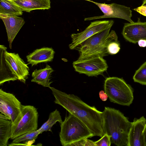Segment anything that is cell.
Returning <instances> with one entry per match:
<instances>
[{
  "label": "cell",
  "instance_id": "1",
  "mask_svg": "<svg viewBox=\"0 0 146 146\" xmlns=\"http://www.w3.org/2000/svg\"><path fill=\"white\" fill-rule=\"evenodd\" d=\"M58 104L73 115L87 127L94 136L101 137L104 135L102 112L94 106H91L73 94H67L53 87L49 88Z\"/></svg>",
  "mask_w": 146,
  "mask_h": 146
},
{
  "label": "cell",
  "instance_id": "2",
  "mask_svg": "<svg viewBox=\"0 0 146 146\" xmlns=\"http://www.w3.org/2000/svg\"><path fill=\"white\" fill-rule=\"evenodd\" d=\"M102 115L104 134L110 136L111 143L117 146H128L132 122L119 110L113 108L105 107Z\"/></svg>",
  "mask_w": 146,
  "mask_h": 146
},
{
  "label": "cell",
  "instance_id": "3",
  "mask_svg": "<svg viewBox=\"0 0 146 146\" xmlns=\"http://www.w3.org/2000/svg\"><path fill=\"white\" fill-rule=\"evenodd\" d=\"M29 68L18 53L9 52L0 45V85L18 80L25 84L29 75Z\"/></svg>",
  "mask_w": 146,
  "mask_h": 146
},
{
  "label": "cell",
  "instance_id": "4",
  "mask_svg": "<svg viewBox=\"0 0 146 146\" xmlns=\"http://www.w3.org/2000/svg\"><path fill=\"white\" fill-rule=\"evenodd\" d=\"M60 128L59 137L63 146H70L80 139L94 136L84 123L70 113L60 124Z\"/></svg>",
  "mask_w": 146,
  "mask_h": 146
},
{
  "label": "cell",
  "instance_id": "5",
  "mask_svg": "<svg viewBox=\"0 0 146 146\" xmlns=\"http://www.w3.org/2000/svg\"><path fill=\"white\" fill-rule=\"evenodd\" d=\"M104 89L111 102L127 106L133 102V89L122 78L116 77L107 78L104 82Z\"/></svg>",
  "mask_w": 146,
  "mask_h": 146
},
{
  "label": "cell",
  "instance_id": "6",
  "mask_svg": "<svg viewBox=\"0 0 146 146\" xmlns=\"http://www.w3.org/2000/svg\"><path fill=\"white\" fill-rule=\"evenodd\" d=\"M113 25H111L105 30L95 34L78 45L75 48L79 53L78 58L93 56L104 57L108 55L107 48L110 42L106 38Z\"/></svg>",
  "mask_w": 146,
  "mask_h": 146
},
{
  "label": "cell",
  "instance_id": "7",
  "mask_svg": "<svg viewBox=\"0 0 146 146\" xmlns=\"http://www.w3.org/2000/svg\"><path fill=\"white\" fill-rule=\"evenodd\" d=\"M38 114L37 109L31 105H22L21 111L12 123L11 139L37 130Z\"/></svg>",
  "mask_w": 146,
  "mask_h": 146
},
{
  "label": "cell",
  "instance_id": "8",
  "mask_svg": "<svg viewBox=\"0 0 146 146\" xmlns=\"http://www.w3.org/2000/svg\"><path fill=\"white\" fill-rule=\"evenodd\" d=\"M72 64L76 72L89 77L102 75L108 67L106 61L103 57L99 56L78 58L73 62Z\"/></svg>",
  "mask_w": 146,
  "mask_h": 146
},
{
  "label": "cell",
  "instance_id": "9",
  "mask_svg": "<svg viewBox=\"0 0 146 146\" xmlns=\"http://www.w3.org/2000/svg\"><path fill=\"white\" fill-rule=\"evenodd\" d=\"M85 0L92 2L97 5L104 13V15L85 18L84 19V21L107 18H115L125 20L130 23L133 22L131 19L132 11L129 7L115 3L106 4L91 0Z\"/></svg>",
  "mask_w": 146,
  "mask_h": 146
},
{
  "label": "cell",
  "instance_id": "10",
  "mask_svg": "<svg viewBox=\"0 0 146 146\" xmlns=\"http://www.w3.org/2000/svg\"><path fill=\"white\" fill-rule=\"evenodd\" d=\"M113 20L96 21L91 22L90 24L83 31L71 35L72 42L69 44V48L73 50L80 44L98 33L107 29L110 25H113Z\"/></svg>",
  "mask_w": 146,
  "mask_h": 146
},
{
  "label": "cell",
  "instance_id": "11",
  "mask_svg": "<svg viewBox=\"0 0 146 146\" xmlns=\"http://www.w3.org/2000/svg\"><path fill=\"white\" fill-rule=\"evenodd\" d=\"M22 104L13 94L0 90V112L13 123L20 113Z\"/></svg>",
  "mask_w": 146,
  "mask_h": 146
},
{
  "label": "cell",
  "instance_id": "12",
  "mask_svg": "<svg viewBox=\"0 0 146 146\" xmlns=\"http://www.w3.org/2000/svg\"><path fill=\"white\" fill-rule=\"evenodd\" d=\"M122 34L126 40L134 44L141 39L146 40V22H141L138 18L136 22L125 23Z\"/></svg>",
  "mask_w": 146,
  "mask_h": 146
},
{
  "label": "cell",
  "instance_id": "13",
  "mask_svg": "<svg viewBox=\"0 0 146 146\" xmlns=\"http://www.w3.org/2000/svg\"><path fill=\"white\" fill-rule=\"evenodd\" d=\"M146 123L144 116L135 119L128 134V146H145L143 132Z\"/></svg>",
  "mask_w": 146,
  "mask_h": 146
},
{
  "label": "cell",
  "instance_id": "14",
  "mask_svg": "<svg viewBox=\"0 0 146 146\" xmlns=\"http://www.w3.org/2000/svg\"><path fill=\"white\" fill-rule=\"evenodd\" d=\"M0 18L5 25L9 47L11 49L13 41L25 22L23 18L18 16H8L0 13Z\"/></svg>",
  "mask_w": 146,
  "mask_h": 146
},
{
  "label": "cell",
  "instance_id": "15",
  "mask_svg": "<svg viewBox=\"0 0 146 146\" xmlns=\"http://www.w3.org/2000/svg\"><path fill=\"white\" fill-rule=\"evenodd\" d=\"M55 53L51 48L37 49L27 56V61L32 66L39 63L51 62L54 58Z\"/></svg>",
  "mask_w": 146,
  "mask_h": 146
},
{
  "label": "cell",
  "instance_id": "16",
  "mask_svg": "<svg viewBox=\"0 0 146 146\" xmlns=\"http://www.w3.org/2000/svg\"><path fill=\"white\" fill-rule=\"evenodd\" d=\"M23 11L29 12L37 9L50 8V0H12Z\"/></svg>",
  "mask_w": 146,
  "mask_h": 146
},
{
  "label": "cell",
  "instance_id": "17",
  "mask_svg": "<svg viewBox=\"0 0 146 146\" xmlns=\"http://www.w3.org/2000/svg\"><path fill=\"white\" fill-rule=\"evenodd\" d=\"M54 70L50 66L46 64L43 69H36L32 72V82L36 83L44 87L50 88L52 82H50L52 73Z\"/></svg>",
  "mask_w": 146,
  "mask_h": 146
},
{
  "label": "cell",
  "instance_id": "18",
  "mask_svg": "<svg viewBox=\"0 0 146 146\" xmlns=\"http://www.w3.org/2000/svg\"><path fill=\"white\" fill-rule=\"evenodd\" d=\"M23 11L12 0H0V13L8 16H19Z\"/></svg>",
  "mask_w": 146,
  "mask_h": 146
},
{
  "label": "cell",
  "instance_id": "19",
  "mask_svg": "<svg viewBox=\"0 0 146 146\" xmlns=\"http://www.w3.org/2000/svg\"><path fill=\"white\" fill-rule=\"evenodd\" d=\"M11 120L0 118V146H7L11 134Z\"/></svg>",
  "mask_w": 146,
  "mask_h": 146
},
{
  "label": "cell",
  "instance_id": "20",
  "mask_svg": "<svg viewBox=\"0 0 146 146\" xmlns=\"http://www.w3.org/2000/svg\"><path fill=\"white\" fill-rule=\"evenodd\" d=\"M40 133L37 130L26 133L21 135L15 139L9 145V146H13L14 144L23 142L20 145H31L34 143Z\"/></svg>",
  "mask_w": 146,
  "mask_h": 146
},
{
  "label": "cell",
  "instance_id": "21",
  "mask_svg": "<svg viewBox=\"0 0 146 146\" xmlns=\"http://www.w3.org/2000/svg\"><path fill=\"white\" fill-rule=\"evenodd\" d=\"M57 122H59L61 124L63 121L60 112L57 109H56L50 113L48 120L38 130L40 134L45 131L52 132V127Z\"/></svg>",
  "mask_w": 146,
  "mask_h": 146
},
{
  "label": "cell",
  "instance_id": "22",
  "mask_svg": "<svg viewBox=\"0 0 146 146\" xmlns=\"http://www.w3.org/2000/svg\"><path fill=\"white\" fill-rule=\"evenodd\" d=\"M133 79L135 82L146 85V61L135 71Z\"/></svg>",
  "mask_w": 146,
  "mask_h": 146
},
{
  "label": "cell",
  "instance_id": "23",
  "mask_svg": "<svg viewBox=\"0 0 146 146\" xmlns=\"http://www.w3.org/2000/svg\"><path fill=\"white\" fill-rule=\"evenodd\" d=\"M120 49L119 42L113 41L109 44L107 48V51L108 54L113 55L117 54Z\"/></svg>",
  "mask_w": 146,
  "mask_h": 146
},
{
  "label": "cell",
  "instance_id": "24",
  "mask_svg": "<svg viewBox=\"0 0 146 146\" xmlns=\"http://www.w3.org/2000/svg\"><path fill=\"white\" fill-rule=\"evenodd\" d=\"M95 146H110L111 143V137L106 133L104 134L101 138L94 141Z\"/></svg>",
  "mask_w": 146,
  "mask_h": 146
},
{
  "label": "cell",
  "instance_id": "25",
  "mask_svg": "<svg viewBox=\"0 0 146 146\" xmlns=\"http://www.w3.org/2000/svg\"><path fill=\"white\" fill-rule=\"evenodd\" d=\"M95 146L94 141L87 138H84L71 144L70 146Z\"/></svg>",
  "mask_w": 146,
  "mask_h": 146
},
{
  "label": "cell",
  "instance_id": "26",
  "mask_svg": "<svg viewBox=\"0 0 146 146\" xmlns=\"http://www.w3.org/2000/svg\"><path fill=\"white\" fill-rule=\"evenodd\" d=\"M133 10L140 14L146 16V5H141L136 8L134 9Z\"/></svg>",
  "mask_w": 146,
  "mask_h": 146
},
{
  "label": "cell",
  "instance_id": "27",
  "mask_svg": "<svg viewBox=\"0 0 146 146\" xmlns=\"http://www.w3.org/2000/svg\"><path fill=\"white\" fill-rule=\"evenodd\" d=\"M99 97L100 99L103 101L107 100L108 98V96L104 91H100L99 92Z\"/></svg>",
  "mask_w": 146,
  "mask_h": 146
},
{
  "label": "cell",
  "instance_id": "28",
  "mask_svg": "<svg viewBox=\"0 0 146 146\" xmlns=\"http://www.w3.org/2000/svg\"><path fill=\"white\" fill-rule=\"evenodd\" d=\"M139 46L140 47H146V40L141 39L138 42Z\"/></svg>",
  "mask_w": 146,
  "mask_h": 146
},
{
  "label": "cell",
  "instance_id": "29",
  "mask_svg": "<svg viewBox=\"0 0 146 146\" xmlns=\"http://www.w3.org/2000/svg\"><path fill=\"white\" fill-rule=\"evenodd\" d=\"M143 136L145 146H146V123L143 132Z\"/></svg>",
  "mask_w": 146,
  "mask_h": 146
},
{
  "label": "cell",
  "instance_id": "30",
  "mask_svg": "<svg viewBox=\"0 0 146 146\" xmlns=\"http://www.w3.org/2000/svg\"><path fill=\"white\" fill-rule=\"evenodd\" d=\"M142 5H146V0H143Z\"/></svg>",
  "mask_w": 146,
  "mask_h": 146
},
{
  "label": "cell",
  "instance_id": "31",
  "mask_svg": "<svg viewBox=\"0 0 146 146\" xmlns=\"http://www.w3.org/2000/svg\"><path fill=\"white\" fill-rule=\"evenodd\" d=\"M108 0V1H110L111 0Z\"/></svg>",
  "mask_w": 146,
  "mask_h": 146
}]
</instances>
